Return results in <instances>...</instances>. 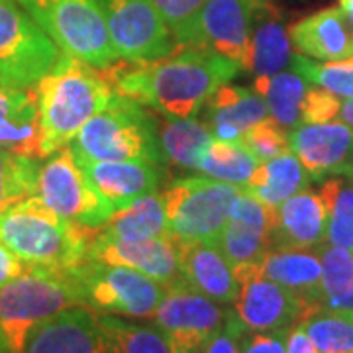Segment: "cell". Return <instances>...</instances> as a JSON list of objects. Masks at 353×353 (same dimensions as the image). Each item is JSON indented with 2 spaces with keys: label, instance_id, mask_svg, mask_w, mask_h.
I'll use <instances>...</instances> for the list:
<instances>
[{
  "label": "cell",
  "instance_id": "10",
  "mask_svg": "<svg viewBox=\"0 0 353 353\" xmlns=\"http://www.w3.org/2000/svg\"><path fill=\"white\" fill-rule=\"evenodd\" d=\"M257 0H208L173 36L179 48L224 55L250 71V43Z\"/></svg>",
  "mask_w": 353,
  "mask_h": 353
},
{
  "label": "cell",
  "instance_id": "20",
  "mask_svg": "<svg viewBox=\"0 0 353 353\" xmlns=\"http://www.w3.org/2000/svg\"><path fill=\"white\" fill-rule=\"evenodd\" d=\"M181 281L218 304H234L240 294V281L234 267L214 241L179 243Z\"/></svg>",
  "mask_w": 353,
  "mask_h": 353
},
{
  "label": "cell",
  "instance_id": "5",
  "mask_svg": "<svg viewBox=\"0 0 353 353\" xmlns=\"http://www.w3.org/2000/svg\"><path fill=\"white\" fill-rule=\"evenodd\" d=\"M71 306H83V299L69 271L26 267L0 289V336L10 352L24 353L30 334Z\"/></svg>",
  "mask_w": 353,
  "mask_h": 353
},
{
  "label": "cell",
  "instance_id": "21",
  "mask_svg": "<svg viewBox=\"0 0 353 353\" xmlns=\"http://www.w3.org/2000/svg\"><path fill=\"white\" fill-rule=\"evenodd\" d=\"M292 48L320 61H340L353 55V28L340 6L306 16L289 28Z\"/></svg>",
  "mask_w": 353,
  "mask_h": 353
},
{
  "label": "cell",
  "instance_id": "13",
  "mask_svg": "<svg viewBox=\"0 0 353 353\" xmlns=\"http://www.w3.org/2000/svg\"><path fill=\"white\" fill-rule=\"evenodd\" d=\"M228 310L179 281L165 287L153 322L165 334L173 353H199L202 345L224 328Z\"/></svg>",
  "mask_w": 353,
  "mask_h": 353
},
{
  "label": "cell",
  "instance_id": "19",
  "mask_svg": "<svg viewBox=\"0 0 353 353\" xmlns=\"http://www.w3.org/2000/svg\"><path fill=\"white\" fill-rule=\"evenodd\" d=\"M77 161L114 212L155 192L163 181L161 167L145 161H94L83 157H77Z\"/></svg>",
  "mask_w": 353,
  "mask_h": 353
},
{
  "label": "cell",
  "instance_id": "15",
  "mask_svg": "<svg viewBox=\"0 0 353 353\" xmlns=\"http://www.w3.org/2000/svg\"><path fill=\"white\" fill-rule=\"evenodd\" d=\"M289 145L314 181L353 175V128L341 120L294 128Z\"/></svg>",
  "mask_w": 353,
  "mask_h": 353
},
{
  "label": "cell",
  "instance_id": "16",
  "mask_svg": "<svg viewBox=\"0 0 353 353\" xmlns=\"http://www.w3.org/2000/svg\"><path fill=\"white\" fill-rule=\"evenodd\" d=\"M85 259L136 269L163 287H171L181 281L179 243L171 236L141 241H106L94 234Z\"/></svg>",
  "mask_w": 353,
  "mask_h": 353
},
{
  "label": "cell",
  "instance_id": "47",
  "mask_svg": "<svg viewBox=\"0 0 353 353\" xmlns=\"http://www.w3.org/2000/svg\"><path fill=\"white\" fill-rule=\"evenodd\" d=\"M6 87H14V88H24V87H20L16 81H14L12 77L8 75L2 67H0V88H6Z\"/></svg>",
  "mask_w": 353,
  "mask_h": 353
},
{
  "label": "cell",
  "instance_id": "12",
  "mask_svg": "<svg viewBox=\"0 0 353 353\" xmlns=\"http://www.w3.org/2000/svg\"><path fill=\"white\" fill-rule=\"evenodd\" d=\"M120 59L153 61L176 50V41L153 0H99Z\"/></svg>",
  "mask_w": 353,
  "mask_h": 353
},
{
  "label": "cell",
  "instance_id": "38",
  "mask_svg": "<svg viewBox=\"0 0 353 353\" xmlns=\"http://www.w3.org/2000/svg\"><path fill=\"white\" fill-rule=\"evenodd\" d=\"M318 255L322 263L324 296L353 289V250L328 243L318 250Z\"/></svg>",
  "mask_w": 353,
  "mask_h": 353
},
{
  "label": "cell",
  "instance_id": "37",
  "mask_svg": "<svg viewBox=\"0 0 353 353\" xmlns=\"http://www.w3.org/2000/svg\"><path fill=\"white\" fill-rule=\"evenodd\" d=\"M238 143H241L248 152H252L259 163H265L273 157L290 152L287 130L271 116H267L261 122H257L255 126L250 128L238 139Z\"/></svg>",
  "mask_w": 353,
  "mask_h": 353
},
{
  "label": "cell",
  "instance_id": "2",
  "mask_svg": "<svg viewBox=\"0 0 353 353\" xmlns=\"http://www.w3.org/2000/svg\"><path fill=\"white\" fill-rule=\"evenodd\" d=\"M39 114V159L69 145L88 120L104 110L114 90L102 69L63 53L34 85Z\"/></svg>",
  "mask_w": 353,
  "mask_h": 353
},
{
  "label": "cell",
  "instance_id": "17",
  "mask_svg": "<svg viewBox=\"0 0 353 353\" xmlns=\"http://www.w3.org/2000/svg\"><path fill=\"white\" fill-rule=\"evenodd\" d=\"M24 353H108V347L97 312L71 306L41 322L30 334Z\"/></svg>",
  "mask_w": 353,
  "mask_h": 353
},
{
  "label": "cell",
  "instance_id": "29",
  "mask_svg": "<svg viewBox=\"0 0 353 353\" xmlns=\"http://www.w3.org/2000/svg\"><path fill=\"white\" fill-rule=\"evenodd\" d=\"M214 243L224 253L234 271L261 265L263 257L271 252V232L263 226L252 224L240 218H228L226 226Z\"/></svg>",
  "mask_w": 353,
  "mask_h": 353
},
{
  "label": "cell",
  "instance_id": "51",
  "mask_svg": "<svg viewBox=\"0 0 353 353\" xmlns=\"http://www.w3.org/2000/svg\"><path fill=\"white\" fill-rule=\"evenodd\" d=\"M350 181H352V185H353V175H352V176H350Z\"/></svg>",
  "mask_w": 353,
  "mask_h": 353
},
{
  "label": "cell",
  "instance_id": "24",
  "mask_svg": "<svg viewBox=\"0 0 353 353\" xmlns=\"http://www.w3.org/2000/svg\"><path fill=\"white\" fill-rule=\"evenodd\" d=\"M290 38L283 16L271 0H257L250 43V73L269 77L289 69L292 61Z\"/></svg>",
  "mask_w": 353,
  "mask_h": 353
},
{
  "label": "cell",
  "instance_id": "3",
  "mask_svg": "<svg viewBox=\"0 0 353 353\" xmlns=\"http://www.w3.org/2000/svg\"><path fill=\"white\" fill-rule=\"evenodd\" d=\"M94 234L51 212L36 194L0 212V241L28 267L69 271L85 261Z\"/></svg>",
  "mask_w": 353,
  "mask_h": 353
},
{
  "label": "cell",
  "instance_id": "23",
  "mask_svg": "<svg viewBox=\"0 0 353 353\" xmlns=\"http://www.w3.org/2000/svg\"><path fill=\"white\" fill-rule=\"evenodd\" d=\"M259 269L265 277L294 292L312 314L322 310V263L316 252L271 250L263 257Z\"/></svg>",
  "mask_w": 353,
  "mask_h": 353
},
{
  "label": "cell",
  "instance_id": "41",
  "mask_svg": "<svg viewBox=\"0 0 353 353\" xmlns=\"http://www.w3.org/2000/svg\"><path fill=\"white\" fill-rule=\"evenodd\" d=\"M243 330L248 328H243V324L236 318V314L228 312V320L226 324H224V328L206 341L199 353H240L238 338H240V334Z\"/></svg>",
  "mask_w": 353,
  "mask_h": 353
},
{
  "label": "cell",
  "instance_id": "45",
  "mask_svg": "<svg viewBox=\"0 0 353 353\" xmlns=\"http://www.w3.org/2000/svg\"><path fill=\"white\" fill-rule=\"evenodd\" d=\"M287 353H320L312 340L306 336V332L301 324L292 326L289 330V338H287Z\"/></svg>",
  "mask_w": 353,
  "mask_h": 353
},
{
  "label": "cell",
  "instance_id": "32",
  "mask_svg": "<svg viewBox=\"0 0 353 353\" xmlns=\"http://www.w3.org/2000/svg\"><path fill=\"white\" fill-rule=\"evenodd\" d=\"M39 114L38 99L34 94L16 112L0 120V150L39 159Z\"/></svg>",
  "mask_w": 353,
  "mask_h": 353
},
{
  "label": "cell",
  "instance_id": "50",
  "mask_svg": "<svg viewBox=\"0 0 353 353\" xmlns=\"http://www.w3.org/2000/svg\"><path fill=\"white\" fill-rule=\"evenodd\" d=\"M347 318H350V320H352V322H353V314H350V316H347Z\"/></svg>",
  "mask_w": 353,
  "mask_h": 353
},
{
  "label": "cell",
  "instance_id": "30",
  "mask_svg": "<svg viewBox=\"0 0 353 353\" xmlns=\"http://www.w3.org/2000/svg\"><path fill=\"white\" fill-rule=\"evenodd\" d=\"M97 316L108 353H173L165 334L155 324H138L112 314Z\"/></svg>",
  "mask_w": 353,
  "mask_h": 353
},
{
  "label": "cell",
  "instance_id": "18",
  "mask_svg": "<svg viewBox=\"0 0 353 353\" xmlns=\"http://www.w3.org/2000/svg\"><path fill=\"white\" fill-rule=\"evenodd\" d=\"M328 210L320 192L303 190L277 208V220L271 232L273 250L318 252L326 245Z\"/></svg>",
  "mask_w": 353,
  "mask_h": 353
},
{
  "label": "cell",
  "instance_id": "31",
  "mask_svg": "<svg viewBox=\"0 0 353 353\" xmlns=\"http://www.w3.org/2000/svg\"><path fill=\"white\" fill-rule=\"evenodd\" d=\"M259 161L238 141L214 139L199 161L196 171L202 175L243 187L255 173Z\"/></svg>",
  "mask_w": 353,
  "mask_h": 353
},
{
  "label": "cell",
  "instance_id": "48",
  "mask_svg": "<svg viewBox=\"0 0 353 353\" xmlns=\"http://www.w3.org/2000/svg\"><path fill=\"white\" fill-rule=\"evenodd\" d=\"M340 8L353 28V0H340Z\"/></svg>",
  "mask_w": 353,
  "mask_h": 353
},
{
  "label": "cell",
  "instance_id": "7",
  "mask_svg": "<svg viewBox=\"0 0 353 353\" xmlns=\"http://www.w3.org/2000/svg\"><path fill=\"white\" fill-rule=\"evenodd\" d=\"M241 187L210 176L175 179L161 192L169 236L176 243L214 241Z\"/></svg>",
  "mask_w": 353,
  "mask_h": 353
},
{
  "label": "cell",
  "instance_id": "25",
  "mask_svg": "<svg viewBox=\"0 0 353 353\" xmlns=\"http://www.w3.org/2000/svg\"><path fill=\"white\" fill-rule=\"evenodd\" d=\"M310 181L312 176L308 175L299 157L287 152L257 165L255 173L241 190L253 194L269 208H279L287 199L308 189Z\"/></svg>",
  "mask_w": 353,
  "mask_h": 353
},
{
  "label": "cell",
  "instance_id": "8",
  "mask_svg": "<svg viewBox=\"0 0 353 353\" xmlns=\"http://www.w3.org/2000/svg\"><path fill=\"white\" fill-rule=\"evenodd\" d=\"M69 273L81 290L83 306L97 314L153 318L165 294L161 283L122 265L85 259Z\"/></svg>",
  "mask_w": 353,
  "mask_h": 353
},
{
  "label": "cell",
  "instance_id": "36",
  "mask_svg": "<svg viewBox=\"0 0 353 353\" xmlns=\"http://www.w3.org/2000/svg\"><path fill=\"white\" fill-rule=\"evenodd\" d=\"M301 326L320 353H353V322L347 316L320 310Z\"/></svg>",
  "mask_w": 353,
  "mask_h": 353
},
{
  "label": "cell",
  "instance_id": "27",
  "mask_svg": "<svg viewBox=\"0 0 353 353\" xmlns=\"http://www.w3.org/2000/svg\"><path fill=\"white\" fill-rule=\"evenodd\" d=\"M157 136L169 163L181 169H194L214 141V134L206 122L194 118H169L163 114H155Z\"/></svg>",
  "mask_w": 353,
  "mask_h": 353
},
{
  "label": "cell",
  "instance_id": "4",
  "mask_svg": "<svg viewBox=\"0 0 353 353\" xmlns=\"http://www.w3.org/2000/svg\"><path fill=\"white\" fill-rule=\"evenodd\" d=\"M77 157L94 161H145L163 167L167 163L155 114L143 104L114 92L108 106L94 114L69 143Z\"/></svg>",
  "mask_w": 353,
  "mask_h": 353
},
{
  "label": "cell",
  "instance_id": "26",
  "mask_svg": "<svg viewBox=\"0 0 353 353\" xmlns=\"http://www.w3.org/2000/svg\"><path fill=\"white\" fill-rule=\"evenodd\" d=\"M169 236L161 194H148L116 210L108 222L97 230V238L106 241H141Z\"/></svg>",
  "mask_w": 353,
  "mask_h": 353
},
{
  "label": "cell",
  "instance_id": "49",
  "mask_svg": "<svg viewBox=\"0 0 353 353\" xmlns=\"http://www.w3.org/2000/svg\"><path fill=\"white\" fill-rule=\"evenodd\" d=\"M0 353H12L8 350V345H6V341L2 340V336H0Z\"/></svg>",
  "mask_w": 353,
  "mask_h": 353
},
{
  "label": "cell",
  "instance_id": "34",
  "mask_svg": "<svg viewBox=\"0 0 353 353\" xmlns=\"http://www.w3.org/2000/svg\"><path fill=\"white\" fill-rule=\"evenodd\" d=\"M39 161L0 150V212L36 194Z\"/></svg>",
  "mask_w": 353,
  "mask_h": 353
},
{
  "label": "cell",
  "instance_id": "11",
  "mask_svg": "<svg viewBox=\"0 0 353 353\" xmlns=\"http://www.w3.org/2000/svg\"><path fill=\"white\" fill-rule=\"evenodd\" d=\"M63 51L16 0H0V67L20 87H34Z\"/></svg>",
  "mask_w": 353,
  "mask_h": 353
},
{
  "label": "cell",
  "instance_id": "33",
  "mask_svg": "<svg viewBox=\"0 0 353 353\" xmlns=\"http://www.w3.org/2000/svg\"><path fill=\"white\" fill-rule=\"evenodd\" d=\"M320 196L328 210L326 243L353 250V185H345L338 176L328 179Z\"/></svg>",
  "mask_w": 353,
  "mask_h": 353
},
{
  "label": "cell",
  "instance_id": "35",
  "mask_svg": "<svg viewBox=\"0 0 353 353\" xmlns=\"http://www.w3.org/2000/svg\"><path fill=\"white\" fill-rule=\"evenodd\" d=\"M290 69L316 87L328 88L340 99H353V55L340 61L316 63L303 53H294Z\"/></svg>",
  "mask_w": 353,
  "mask_h": 353
},
{
  "label": "cell",
  "instance_id": "9",
  "mask_svg": "<svg viewBox=\"0 0 353 353\" xmlns=\"http://www.w3.org/2000/svg\"><path fill=\"white\" fill-rule=\"evenodd\" d=\"M36 196L63 220L90 230H101L114 214L81 169L71 145L51 153L39 165Z\"/></svg>",
  "mask_w": 353,
  "mask_h": 353
},
{
  "label": "cell",
  "instance_id": "46",
  "mask_svg": "<svg viewBox=\"0 0 353 353\" xmlns=\"http://www.w3.org/2000/svg\"><path fill=\"white\" fill-rule=\"evenodd\" d=\"M338 118H340L341 122H345V124H350L353 128V99H347V101L341 102Z\"/></svg>",
  "mask_w": 353,
  "mask_h": 353
},
{
  "label": "cell",
  "instance_id": "28",
  "mask_svg": "<svg viewBox=\"0 0 353 353\" xmlns=\"http://www.w3.org/2000/svg\"><path fill=\"white\" fill-rule=\"evenodd\" d=\"M253 88L267 102L269 116L285 130L303 126V101L310 83L296 71H281L269 77H255Z\"/></svg>",
  "mask_w": 353,
  "mask_h": 353
},
{
  "label": "cell",
  "instance_id": "44",
  "mask_svg": "<svg viewBox=\"0 0 353 353\" xmlns=\"http://www.w3.org/2000/svg\"><path fill=\"white\" fill-rule=\"evenodd\" d=\"M28 265L18 259V255H14L2 241H0V289L10 283L12 279L22 275Z\"/></svg>",
  "mask_w": 353,
  "mask_h": 353
},
{
  "label": "cell",
  "instance_id": "43",
  "mask_svg": "<svg viewBox=\"0 0 353 353\" xmlns=\"http://www.w3.org/2000/svg\"><path fill=\"white\" fill-rule=\"evenodd\" d=\"M34 94H36L34 87L0 88V120L8 114L16 112L18 108H22L26 102L34 99Z\"/></svg>",
  "mask_w": 353,
  "mask_h": 353
},
{
  "label": "cell",
  "instance_id": "39",
  "mask_svg": "<svg viewBox=\"0 0 353 353\" xmlns=\"http://www.w3.org/2000/svg\"><path fill=\"white\" fill-rule=\"evenodd\" d=\"M341 108L340 97L330 92L328 88L316 87L310 83L303 101V124H324L338 118Z\"/></svg>",
  "mask_w": 353,
  "mask_h": 353
},
{
  "label": "cell",
  "instance_id": "42",
  "mask_svg": "<svg viewBox=\"0 0 353 353\" xmlns=\"http://www.w3.org/2000/svg\"><path fill=\"white\" fill-rule=\"evenodd\" d=\"M208 0H153L155 8L159 10L165 24L171 32L183 26L194 12H199Z\"/></svg>",
  "mask_w": 353,
  "mask_h": 353
},
{
  "label": "cell",
  "instance_id": "40",
  "mask_svg": "<svg viewBox=\"0 0 353 353\" xmlns=\"http://www.w3.org/2000/svg\"><path fill=\"white\" fill-rule=\"evenodd\" d=\"M289 330L279 332H255L243 330L238 338L240 353H287Z\"/></svg>",
  "mask_w": 353,
  "mask_h": 353
},
{
  "label": "cell",
  "instance_id": "6",
  "mask_svg": "<svg viewBox=\"0 0 353 353\" xmlns=\"http://www.w3.org/2000/svg\"><path fill=\"white\" fill-rule=\"evenodd\" d=\"M59 50L104 69L118 61L99 0H16Z\"/></svg>",
  "mask_w": 353,
  "mask_h": 353
},
{
  "label": "cell",
  "instance_id": "1",
  "mask_svg": "<svg viewBox=\"0 0 353 353\" xmlns=\"http://www.w3.org/2000/svg\"><path fill=\"white\" fill-rule=\"evenodd\" d=\"M114 92L169 118H194L216 88L241 73L224 55L179 48L153 61L110 63L102 69Z\"/></svg>",
  "mask_w": 353,
  "mask_h": 353
},
{
  "label": "cell",
  "instance_id": "22",
  "mask_svg": "<svg viewBox=\"0 0 353 353\" xmlns=\"http://www.w3.org/2000/svg\"><path fill=\"white\" fill-rule=\"evenodd\" d=\"M267 116V102L255 88L226 83L206 101V124L214 138L222 141H238Z\"/></svg>",
  "mask_w": 353,
  "mask_h": 353
},
{
  "label": "cell",
  "instance_id": "14",
  "mask_svg": "<svg viewBox=\"0 0 353 353\" xmlns=\"http://www.w3.org/2000/svg\"><path fill=\"white\" fill-rule=\"evenodd\" d=\"M234 273L240 281V294L234 303V314L243 328L255 332L290 330L312 316L310 308L294 292L265 277L259 265Z\"/></svg>",
  "mask_w": 353,
  "mask_h": 353
}]
</instances>
